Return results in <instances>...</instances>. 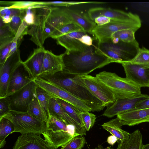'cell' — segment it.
Here are the masks:
<instances>
[{
  "label": "cell",
  "instance_id": "1",
  "mask_svg": "<svg viewBox=\"0 0 149 149\" xmlns=\"http://www.w3.org/2000/svg\"><path fill=\"white\" fill-rule=\"evenodd\" d=\"M62 54L63 71L82 76L88 75L113 61L96 49L85 52L66 50Z\"/></svg>",
  "mask_w": 149,
  "mask_h": 149
},
{
  "label": "cell",
  "instance_id": "2",
  "mask_svg": "<svg viewBox=\"0 0 149 149\" xmlns=\"http://www.w3.org/2000/svg\"><path fill=\"white\" fill-rule=\"evenodd\" d=\"M42 79L55 84L85 102L92 111H100L105 107L84 84L81 76L70 74L63 71L54 74L41 75Z\"/></svg>",
  "mask_w": 149,
  "mask_h": 149
},
{
  "label": "cell",
  "instance_id": "3",
  "mask_svg": "<svg viewBox=\"0 0 149 149\" xmlns=\"http://www.w3.org/2000/svg\"><path fill=\"white\" fill-rule=\"evenodd\" d=\"M139 48L136 40L128 43L111 38L106 41L98 42L96 49L112 59L114 62L121 64L132 60Z\"/></svg>",
  "mask_w": 149,
  "mask_h": 149
},
{
  "label": "cell",
  "instance_id": "4",
  "mask_svg": "<svg viewBox=\"0 0 149 149\" xmlns=\"http://www.w3.org/2000/svg\"><path fill=\"white\" fill-rule=\"evenodd\" d=\"M45 140L56 149L62 147L76 136L77 133L75 126L67 125L55 117L49 115L42 134Z\"/></svg>",
  "mask_w": 149,
  "mask_h": 149
},
{
  "label": "cell",
  "instance_id": "5",
  "mask_svg": "<svg viewBox=\"0 0 149 149\" xmlns=\"http://www.w3.org/2000/svg\"><path fill=\"white\" fill-rule=\"evenodd\" d=\"M96 77L114 94L116 99L136 97L142 94L140 87L115 73L103 71L97 74Z\"/></svg>",
  "mask_w": 149,
  "mask_h": 149
},
{
  "label": "cell",
  "instance_id": "6",
  "mask_svg": "<svg viewBox=\"0 0 149 149\" xmlns=\"http://www.w3.org/2000/svg\"><path fill=\"white\" fill-rule=\"evenodd\" d=\"M0 117L5 118L11 121L15 128L13 133L40 135L44 133L45 130L46 122L36 118L27 112L10 111Z\"/></svg>",
  "mask_w": 149,
  "mask_h": 149
},
{
  "label": "cell",
  "instance_id": "7",
  "mask_svg": "<svg viewBox=\"0 0 149 149\" xmlns=\"http://www.w3.org/2000/svg\"><path fill=\"white\" fill-rule=\"evenodd\" d=\"M32 80L38 86L45 91L52 97L65 101L80 112L92 111L91 109L85 102L57 85L40 77Z\"/></svg>",
  "mask_w": 149,
  "mask_h": 149
},
{
  "label": "cell",
  "instance_id": "8",
  "mask_svg": "<svg viewBox=\"0 0 149 149\" xmlns=\"http://www.w3.org/2000/svg\"><path fill=\"white\" fill-rule=\"evenodd\" d=\"M35 14L34 23L28 28L27 34L31 36L30 40L39 47H43L46 39L45 30V24L53 7L37 5L31 6Z\"/></svg>",
  "mask_w": 149,
  "mask_h": 149
},
{
  "label": "cell",
  "instance_id": "9",
  "mask_svg": "<svg viewBox=\"0 0 149 149\" xmlns=\"http://www.w3.org/2000/svg\"><path fill=\"white\" fill-rule=\"evenodd\" d=\"M37 85L33 80L19 90L5 97L10 111L27 112L29 106L36 94Z\"/></svg>",
  "mask_w": 149,
  "mask_h": 149
},
{
  "label": "cell",
  "instance_id": "10",
  "mask_svg": "<svg viewBox=\"0 0 149 149\" xmlns=\"http://www.w3.org/2000/svg\"><path fill=\"white\" fill-rule=\"evenodd\" d=\"M81 77L87 88L105 107H109L115 102L116 98L114 94L97 77L88 75Z\"/></svg>",
  "mask_w": 149,
  "mask_h": 149
},
{
  "label": "cell",
  "instance_id": "11",
  "mask_svg": "<svg viewBox=\"0 0 149 149\" xmlns=\"http://www.w3.org/2000/svg\"><path fill=\"white\" fill-rule=\"evenodd\" d=\"M88 14L90 19L93 22L97 17L104 16L109 18L113 21L141 22L139 16L136 14L109 8H92L88 10Z\"/></svg>",
  "mask_w": 149,
  "mask_h": 149
},
{
  "label": "cell",
  "instance_id": "12",
  "mask_svg": "<svg viewBox=\"0 0 149 149\" xmlns=\"http://www.w3.org/2000/svg\"><path fill=\"white\" fill-rule=\"evenodd\" d=\"M141 22L113 21L103 26L97 25L93 31L92 34L98 42H103L110 39L112 35L118 31L128 29L137 31L141 27Z\"/></svg>",
  "mask_w": 149,
  "mask_h": 149
},
{
  "label": "cell",
  "instance_id": "13",
  "mask_svg": "<svg viewBox=\"0 0 149 149\" xmlns=\"http://www.w3.org/2000/svg\"><path fill=\"white\" fill-rule=\"evenodd\" d=\"M22 61L20 51L18 49L0 65V98L6 97L10 76Z\"/></svg>",
  "mask_w": 149,
  "mask_h": 149
},
{
  "label": "cell",
  "instance_id": "14",
  "mask_svg": "<svg viewBox=\"0 0 149 149\" xmlns=\"http://www.w3.org/2000/svg\"><path fill=\"white\" fill-rule=\"evenodd\" d=\"M126 78L140 87H149V67L129 61L121 64Z\"/></svg>",
  "mask_w": 149,
  "mask_h": 149
},
{
  "label": "cell",
  "instance_id": "15",
  "mask_svg": "<svg viewBox=\"0 0 149 149\" xmlns=\"http://www.w3.org/2000/svg\"><path fill=\"white\" fill-rule=\"evenodd\" d=\"M87 33L84 30L70 32L58 38L57 43L67 51L85 52L95 50L93 47L87 46L81 41V37Z\"/></svg>",
  "mask_w": 149,
  "mask_h": 149
},
{
  "label": "cell",
  "instance_id": "16",
  "mask_svg": "<svg viewBox=\"0 0 149 149\" xmlns=\"http://www.w3.org/2000/svg\"><path fill=\"white\" fill-rule=\"evenodd\" d=\"M32 79L23 62L22 61L15 69L10 76L6 97L22 88L31 81Z\"/></svg>",
  "mask_w": 149,
  "mask_h": 149
},
{
  "label": "cell",
  "instance_id": "17",
  "mask_svg": "<svg viewBox=\"0 0 149 149\" xmlns=\"http://www.w3.org/2000/svg\"><path fill=\"white\" fill-rule=\"evenodd\" d=\"M149 96L147 95L142 94L136 97L116 99L111 106L107 107L102 116L111 118L119 114L135 109V106L138 102Z\"/></svg>",
  "mask_w": 149,
  "mask_h": 149
},
{
  "label": "cell",
  "instance_id": "18",
  "mask_svg": "<svg viewBox=\"0 0 149 149\" xmlns=\"http://www.w3.org/2000/svg\"><path fill=\"white\" fill-rule=\"evenodd\" d=\"M72 22L65 8L53 7L45 24V33L46 39L61 26Z\"/></svg>",
  "mask_w": 149,
  "mask_h": 149
},
{
  "label": "cell",
  "instance_id": "19",
  "mask_svg": "<svg viewBox=\"0 0 149 149\" xmlns=\"http://www.w3.org/2000/svg\"><path fill=\"white\" fill-rule=\"evenodd\" d=\"M13 149H56L39 135L21 134L17 139Z\"/></svg>",
  "mask_w": 149,
  "mask_h": 149
},
{
  "label": "cell",
  "instance_id": "20",
  "mask_svg": "<svg viewBox=\"0 0 149 149\" xmlns=\"http://www.w3.org/2000/svg\"><path fill=\"white\" fill-rule=\"evenodd\" d=\"M49 115L55 117L67 125H74L77 132L81 136L86 135L85 128L81 127L65 112L55 98H51L49 103Z\"/></svg>",
  "mask_w": 149,
  "mask_h": 149
},
{
  "label": "cell",
  "instance_id": "21",
  "mask_svg": "<svg viewBox=\"0 0 149 149\" xmlns=\"http://www.w3.org/2000/svg\"><path fill=\"white\" fill-rule=\"evenodd\" d=\"M63 70L62 54L56 55L46 50L42 68L39 76L52 75Z\"/></svg>",
  "mask_w": 149,
  "mask_h": 149
},
{
  "label": "cell",
  "instance_id": "22",
  "mask_svg": "<svg viewBox=\"0 0 149 149\" xmlns=\"http://www.w3.org/2000/svg\"><path fill=\"white\" fill-rule=\"evenodd\" d=\"M46 50L43 47L34 49L31 56L23 62L32 79L38 77L40 74Z\"/></svg>",
  "mask_w": 149,
  "mask_h": 149
},
{
  "label": "cell",
  "instance_id": "23",
  "mask_svg": "<svg viewBox=\"0 0 149 149\" xmlns=\"http://www.w3.org/2000/svg\"><path fill=\"white\" fill-rule=\"evenodd\" d=\"M123 125L132 126L144 122L149 123V108L134 109L117 115Z\"/></svg>",
  "mask_w": 149,
  "mask_h": 149
},
{
  "label": "cell",
  "instance_id": "24",
  "mask_svg": "<svg viewBox=\"0 0 149 149\" xmlns=\"http://www.w3.org/2000/svg\"><path fill=\"white\" fill-rule=\"evenodd\" d=\"M71 21L81 27L84 31L92 34L97 25L88 16L76 10L65 8Z\"/></svg>",
  "mask_w": 149,
  "mask_h": 149
},
{
  "label": "cell",
  "instance_id": "25",
  "mask_svg": "<svg viewBox=\"0 0 149 149\" xmlns=\"http://www.w3.org/2000/svg\"><path fill=\"white\" fill-rule=\"evenodd\" d=\"M123 125L119 118L117 117L104 123L102 125L104 129L114 136L118 140L125 141L129 139L130 134L121 128Z\"/></svg>",
  "mask_w": 149,
  "mask_h": 149
},
{
  "label": "cell",
  "instance_id": "26",
  "mask_svg": "<svg viewBox=\"0 0 149 149\" xmlns=\"http://www.w3.org/2000/svg\"><path fill=\"white\" fill-rule=\"evenodd\" d=\"M116 149H141L143 146L142 135L140 131L137 130L130 134L127 140L121 141L117 140Z\"/></svg>",
  "mask_w": 149,
  "mask_h": 149
},
{
  "label": "cell",
  "instance_id": "27",
  "mask_svg": "<svg viewBox=\"0 0 149 149\" xmlns=\"http://www.w3.org/2000/svg\"><path fill=\"white\" fill-rule=\"evenodd\" d=\"M27 112L36 118L46 123L48 120V116L40 104L36 93L29 106Z\"/></svg>",
  "mask_w": 149,
  "mask_h": 149
},
{
  "label": "cell",
  "instance_id": "28",
  "mask_svg": "<svg viewBox=\"0 0 149 149\" xmlns=\"http://www.w3.org/2000/svg\"><path fill=\"white\" fill-rule=\"evenodd\" d=\"M15 128L12 123L4 117H0V148H3L6 143V138L13 133Z\"/></svg>",
  "mask_w": 149,
  "mask_h": 149
},
{
  "label": "cell",
  "instance_id": "29",
  "mask_svg": "<svg viewBox=\"0 0 149 149\" xmlns=\"http://www.w3.org/2000/svg\"><path fill=\"white\" fill-rule=\"evenodd\" d=\"M56 99L65 112L81 127L85 128L79 115L80 111L65 101L58 98Z\"/></svg>",
  "mask_w": 149,
  "mask_h": 149
},
{
  "label": "cell",
  "instance_id": "30",
  "mask_svg": "<svg viewBox=\"0 0 149 149\" xmlns=\"http://www.w3.org/2000/svg\"><path fill=\"white\" fill-rule=\"evenodd\" d=\"M136 31L131 29L120 30L113 33L111 38H115L125 43L132 42L136 40L135 37Z\"/></svg>",
  "mask_w": 149,
  "mask_h": 149
},
{
  "label": "cell",
  "instance_id": "31",
  "mask_svg": "<svg viewBox=\"0 0 149 149\" xmlns=\"http://www.w3.org/2000/svg\"><path fill=\"white\" fill-rule=\"evenodd\" d=\"M84 30L81 27L71 22L64 25L54 31L51 34L50 37L57 39L58 37L71 32Z\"/></svg>",
  "mask_w": 149,
  "mask_h": 149
},
{
  "label": "cell",
  "instance_id": "32",
  "mask_svg": "<svg viewBox=\"0 0 149 149\" xmlns=\"http://www.w3.org/2000/svg\"><path fill=\"white\" fill-rule=\"evenodd\" d=\"M36 93L38 101L45 112L49 116V105L50 100L52 97L42 88L37 85Z\"/></svg>",
  "mask_w": 149,
  "mask_h": 149
},
{
  "label": "cell",
  "instance_id": "33",
  "mask_svg": "<svg viewBox=\"0 0 149 149\" xmlns=\"http://www.w3.org/2000/svg\"><path fill=\"white\" fill-rule=\"evenodd\" d=\"M0 29V49H1L12 42L15 35L11 30L8 24Z\"/></svg>",
  "mask_w": 149,
  "mask_h": 149
},
{
  "label": "cell",
  "instance_id": "34",
  "mask_svg": "<svg viewBox=\"0 0 149 149\" xmlns=\"http://www.w3.org/2000/svg\"><path fill=\"white\" fill-rule=\"evenodd\" d=\"M129 62L149 67V50L143 47L139 48L135 56Z\"/></svg>",
  "mask_w": 149,
  "mask_h": 149
},
{
  "label": "cell",
  "instance_id": "35",
  "mask_svg": "<svg viewBox=\"0 0 149 149\" xmlns=\"http://www.w3.org/2000/svg\"><path fill=\"white\" fill-rule=\"evenodd\" d=\"M79 115L86 131H88L94 125L95 115L90 112H80Z\"/></svg>",
  "mask_w": 149,
  "mask_h": 149
},
{
  "label": "cell",
  "instance_id": "36",
  "mask_svg": "<svg viewBox=\"0 0 149 149\" xmlns=\"http://www.w3.org/2000/svg\"><path fill=\"white\" fill-rule=\"evenodd\" d=\"M84 137L78 136L73 138L61 149H81L86 143Z\"/></svg>",
  "mask_w": 149,
  "mask_h": 149
},
{
  "label": "cell",
  "instance_id": "37",
  "mask_svg": "<svg viewBox=\"0 0 149 149\" xmlns=\"http://www.w3.org/2000/svg\"><path fill=\"white\" fill-rule=\"evenodd\" d=\"M41 5L49 6L53 5L55 7L68 6L84 4H97L96 1H53L49 2H40Z\"/></svg>",
  "mask_w": 149,
  "mask_h": 149
},
{
  "label": "cell",
  "instance_id": "38",
  "mask_svg": "<svg viewBox=\"0 0 149 149\" xmlns=\"http://www.w3.org/2000/svg\"><path fill=\"white\" fill-rule=\"evenodd\" d=\"M25 11L21 14L13 16L11 17V21L8 25L13 32L16 35L21 25L25 15Z\"/></svg>",
  "mask_w": 149,
  "mask_h": 149
},
{
  "label": "cell",
  "instance_id": "39",
  "mask_svg": "<svg viewBox=\"0 0 149 149\" xmlns=\"http://www.w3.org/2000/svg\"><path fill=\"white\" fill-rule=\"evenodd\" d=\"M29 26L23 20L13 41L20 43L24 36L27 34Z\"/></svg>",
  "mask_w": 149,
  "mask_h": 149
},
{
  "label": "cell",
  "instance_id": "40",
  "mask_svg": "<svg viewBox=\"0 0 149 149\" xmlns=\"http://www.w3.org/2000/svg\"><path fill=\"white\" fill-rule=\"evenodd\" d=\"M37 5H41L40 2L32 1H14V4L8 8H9L26 9L30 6Z\"/></svg>",
  "mask_w": 149,
  "mask_h": 149
},
{
  "label": "cell",
  "instance_id": "41",
  "mask_svg": "<svg viewBox=\"0 0 149 149\" xmlns=\"http://www.w3.org/2000/svg\"><path fill=\"white\" fill-rule=\"evenodd\" d=\"M25 15L23 20L29 26L33 24L35 22V16L33 8L30 6L25 9Z\"/></svg>",
  "mask_w": 149,
  "mask_h": 149
},
{
  "label": "cell",
  "instance_id": "42",
  "mask_svg": "<svg viewBox=\"0 0 149 149\" xmlns=\"http://www.w3.org/2000/svg\"><path fill=\"white\" fill-rule=\"evenodd\" d=\"M10 111L9 103L6 97L0 98V117Z\"/></svg>",
  "mask_w": 149,
  "mask_h": 149
},
{
  "label": "cell",
  "instance_id": "43",
  "mask_svg": "<svg viewBox=\"0 0 149 149\" xmlns=\"http://www.w3.org/2000/svg\"><path fill=\"white\" fill-rule=\"evenodd\" d=\"M11 42L0 49V65L3 64L7 58L10 52Z\"/></svg>",
  "mask_w": 149,
  "mask_h": 149
},
{
  "label": "cell",
  "instance_id": "44",
  "mask_svg": "<svg viewBox=\"0 0 149 149\" xmlns=\"http://www.w3.org/2000/svg\"><path fill=\"white\" fill-rule=\"evenodd\" d=\"M113 21L109 18L104 16H100L95 18L94 22L98 26H102Z\"/></svg>",
  "mask_w": 149,
  "mask_h": 149
},
{
  "label": "cell",
  "instance_id": "45",
  "mask_svg": "<svg viewBox=\"0 0 149 149\" xmlns=\"http://www.w3.org/2000/svg\"><path fill=\"white\" fill-rule=\"evenodd\" d=\"M149 108V96L147 98L138 102L136 104L135 109Z\"/></svg>",
  "mask_w": 149,
  "mask_h": 149
},
{
  "label": "cell",
  "instance_id": "46",
  "mask_svg": "<svg viewBox=\"0 0 149 149\" xmlns=\"http://www.w3.org/2000/svg\"><path fill=\"white\" fill-rule=\"evenodd\" d=\"M93 39L88 33L83 35L81 38V42L85 45L89 47H93Z\"/></svg>",
  "mask_w": 149,
  "mask_h": 149
},
{
  "label": "cell",
  "instance_id": "47",
  "mask_svg": "<svg viewBox=\"0 0 149 149\" xmlns=\"http://www.w3.org/2000/svg\"><path fill=\"white\" fill-rule=\"evenodd\" d=\"M25 10V9L9 8L5 15L9 16L11 17L14 16L20 15Z\"/></svg>",
  "mask_w": 149,
  "mask_h": 149
},
{
  "label": "cell",
  "instance_id": "48",
  "mask_svg": "<svg viewBox=\"0 0 149 149\" xmlns=\"http://www.w3.org/2000/svg\"><path fill=\"white\" fill-rule=\"evenodd\" d=\"M20 44V43L17 41H12L10 47V52L8 57L18 49V48Z\"/></svg>",
  "mask_w": 149,
  "mask_h": 149
},
{
  "label": "cell",
  "instance_id": "49",
  "mask_svg": "<svg viewBox=\"0 0 149 149\" xmlns=\"http://www.w3.org/2000/svg\"><path fill=\"white\" fill-rule=\"evenodd\" d=\"M117 140V138L114 136L112 135L108 137L107 141L109 144L113 146Z\"/></svg>",
  "mask_w": 149,
  "mask_h": 149
},
{
  "label": "cell",
  "instance_id": "50",
  "mask_svg": "<svg viewBox=\"0 0 149 149\" xmlns=\"http://www.w3.org/2000/svg\"><path fill=\"white\" fill-rule=\"evenodd\" d=\"M7 7H0V17L3 18L6 15V12L9 9Z\"/></svg>",
  "mask_w": 149,
  "mask_h": 149
},
{
  "label": "cell",
  "instance_id": "51",
  "mask_svg": "<svg viewBox=\"0 0 149 149\" xmlns=\"http://www.w3.org/2000/svg\"><path fill=\"white\" fill-rule=\"evenodd\" d=\"M2 18L4 22L6 24H8L11 21V17L8 15H5Z\"/></svg>",
  "mask_w": 149,
  "mask_h": 149
},
{
  "label": "cell",
  "instance_id": "52",
  "mask_svg": "<svg viewBox=\"0 0 149 149\" xmlns=\"http://www.w3.org/2000/svg\"><path fill=\"white\" fill-rule=\"evenodd\" d=\"M6 24H5L3 22L2 18L0 17V28L4 27L6 25Z\"/></svg>",
  "mask_w": 149,
  "mask_h": 149
},
{
  "label": "cell",
  "instance_id": "53",
  "mask_svg": "<svg viewBox=\"0 0 149 149\" xmlns=\"http://www.w3.org/2000/svg\"><path fill=\"white\" fill-rule=\"evenodd\" d=\"M141 149H149V143L143 145Z\"/></svg>",
  "mask_w": 149,
  "mask_h": 149
},
{
  "label": "cell",
  "instance_id": "54",
  "mask_svg": "<svg viewBox=\"0 0 149 149\" xmlns=\"http://www.w3.org/2000/svg\"><path fill=\"white\" fill-rule=\"evenodd\" d=\"M94 149H104V148L101 145L99 144L97 147Z\"/></svg>",
  "mask_w": 149,
  "mask_h": 149
},
{
  "label": "cell",
  "instance_id": "55",
  "mask_svg": "<svg viewBox=\"0 0 149 149\" xmlns=\"http://www.w3.org/2000/svg\"></svg>",
  "mask_w": 149,
  "mask_h": 149
}]
</instances>
